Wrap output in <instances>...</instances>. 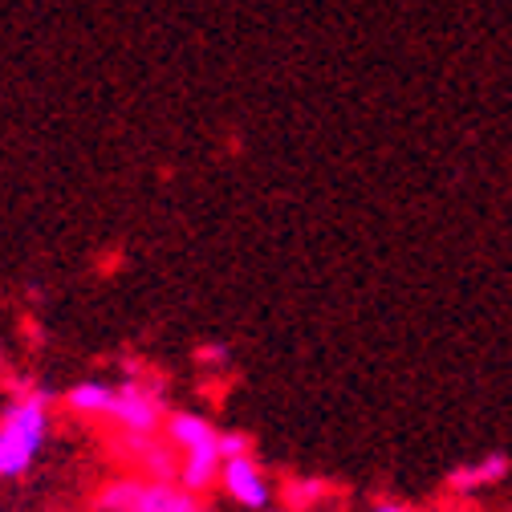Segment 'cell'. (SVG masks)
I'll use <instances>...</instances> for the list:
<instances>
[{
  "mask_svg": "<svg viewBox=\"0 0 512 512\" xmlns=\"http://www.w3.org/2000/svg\"><path fill=\"white\" fill-rule=\"evenodd\" d=\"M196 362H204V366H212V370H224V366H228V350H224V346H200V350H196Z\"/></svg>",
  "mask_w": 512,
  "mask_h": 512,
  "instance_id": "7c38bea8",
  "label": "cell"
},
{
  "mask_svg": "<svg viewBox=\"0 0 512 512\" xmlns=\"http://www.w3.org/2000/svg\"><path fill=\"white\" fill-rule=\"evenodd\" d=\"M163 435L171 439V447H175L179 456H200V452H216V447H220V427L208 415L187 411V407H179V411L167 415Z\"/></svg>",
  "mask_w": 512,
  "mask_h": 512,
  "instance_id": "52a82bcc",
  "label": "cell"
},
{
  "mask_svg": "<svg viewBox=\"0 0 512 512\" xmlns=\"http://www.w3.org/2000/svg\"><path fill=\"white\" fill-rule=\"evenodd\" d=\"M512 476V456L508 452H484L476 460H464L447 472V492L452 496H484L492 488H500Z\"/></svg>",
  "mask_w": 512,
  "mask_h": 512,
  "instance_id": "8992f818",
  "label": "cell"
},
{
  "mask_svg": "<svg viewBox=\"0 0 512 512\" xmlns=\"http://www.w3.org/2000/svg\"><path fill=\"white\" fill-rule=\"evenodd\" d=\"M114 395H118V382H106V378H82L74 387L61 395V407H66L74 419L82 423H110V411H114Z\"/></svg>",
  "mask_w": 512,
  "mask_h": 512,
  "instance_id": "ba28073f",
  "label": "cell"
},
{
  "mask_svg": "<svg viewBox=\"0 0 512 512\" xmlns=\"http://www.w3.org/2000/svg\"><path fill=\"white\" fill-rule=\"evenodd\" d=\"M220 472H224V452H200V456H179V484L196 496H208L212 488H220Z\"/></svg>",
  "mask_w": 512,
  "mask_h": 512,
  "instance_id": "9c48e42d",
  "label": "cell"
},
{
  "mask_svg": "<svg viewBox=\"0 0 512 512\" xmlns=\"http://www.w3.org/2000/svg\"><path fill=\"white\" fill-rule=\"evenodd\" d=\"M204 512H220V508H208V504H204Z\"/></svg>",
  "mask_w": 512,
  "mask_h": 512,
  "instance_id": "9a60e30c",
  "label": "cell"
},
{
  "mask_svg": "<svg viewBox=\"0 0 512 512\" xmlns=\"http://www.w3.org/2000/svg\"><path fill=\"white\" fill-rule=\"evenodd\" d=\"M366 512H419V508H411L407 500H374Z\"/></svg>",
  "mask_w": 512,
  "mask_h": 512,
  "instance_id": "4fadbf2b",
  "label": "cell"
},
{
  "mask_svg": "<svg viewBox=\"0 0 512 512\" xmlns=\"http://www.w3.org/2000/svg\"><path fill=\"white\" fill-rule=\"evenodd\" d=\"M53 431V395L33 382H17L0 407V484L25 480L41 460Z\"/></svg>",
  "mask_w": 512,
  "mask_h": 512,
  "instance_id": "6da1fadb",
  "label": "cell"
},
{
  "mask_svg": "<svg viewBox=\"0 0 512 512\" xmlns=\"http://www.w3.org/2000/svg\"><path fill=\"white\" fill-rule=\"evenodd\" d=\"M265 512H293V508H285V504H273V508H265Z\"/></svg>",
  "mask_w": 512,
  "mask_h": 512,
  "instance_id": "5bb4252c",
  "label": "cell"
},
{
  "mask_svg": "<svg viewBox=\"0 0 512 512\" xmlns=\"http://www.w3.org/2000/svg\"><path fill=\"white\" fill-rule=\"evenodd\" d=\"M220 452H224V460L252 456V439L244 431H220Z\"/></svg>",
  "mask_w": 512,
  "mask_h": 512,
  "instance_id": "8fae6325",
  "label": "cell"
},
{
  "mask_svg": "<svg viewBox=\"0 0 512 512\" xmlns=\"http://www.w3.org/2000/svg\"><path fill=\"white\" fill-rule=\"evenodd\" d=\"M220 492L244 508V512H265L277 504L281 488L273 484L269 468L256 460V456H236V460H224V472H220Z\"/></svg>",
  "mask_w": 512,
  "mask_h": 512,
  "instance_id": "5b68a950",
  "label": "cell"
},
{
  "mask_svg": "<svg viewBox=\"0 0 512 512\" xmlns=\"http://www.w3.org/2000/svg\"><path fill=\"white\" fill-rule=\"evenodd\" d=\"M330 480H322V476H289L285 484H281V504L285 508H293V512H313L317 504H326L330 500Z\"/></svg>",
  "mask_w": 512,
  "mask_h": 512,
  "instance_id": "30bf717a",
  "label": "cell"
},
{
  "mask_svg": "<svg viewBox=\"0 0 512 512\" xmlns=\"http://www.w3.org/2000/svg\"><path fill=\"white\" fill-rule=\"evenodd\" d=\"M167 395L163 382L151 378L143 366H126V378L118 382L114 411H110V431L122 435H159L167 427Z\"/></svg>",
  "mask_w": 512,
  "mask_h": 512,
  "instance_id": "3957f363",
  "label": "cell"
},
{
  "mask_svg": "<svg viewBox=\"0 0 512 512\" xmlns=\"http://www.w3.org/2000/svg\"><path fill=\"white\" fill-rule=\"evenodd\" d=\"M110 460L118 464V472H131L143 480H179V452L163 431L159 435L110 431Z\"/></svg>",
  "mask_w": 512,
  "mask_h": 512,
  "instance_id": "277c9868",
  "label": "cell"
},
{
  "mask_svg": "<svg viewBox=\"0 0 512 512\" xmlns=\"http://www.w3.org/2000/svg\"><path fill=\"white\" fill-rule=\"evenodd\" d=\"M90 512H204V496L187 492L179 480H143L118 472L98 484Z\"/></svg>",
  "mask_w": 512,
  "mask_h": 512,
  "instance_id": "7a4b0ae2",
  "label": "cell"
}]
</instances>
